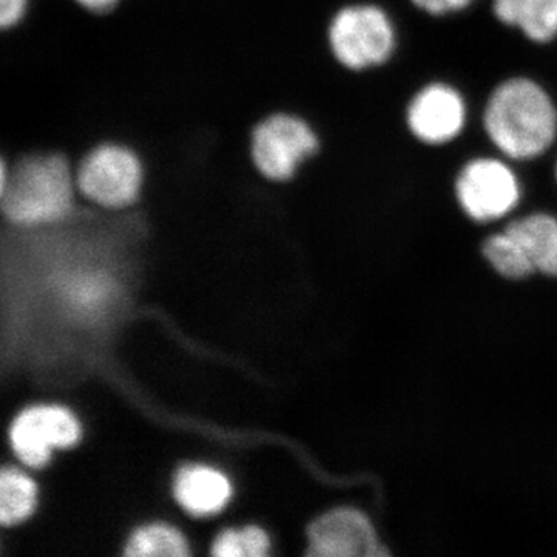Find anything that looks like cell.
Masks as SVG:
<instances>
[{
    "instance_id": "6da1fadb",
    "label": "cell",
    "mask_w": 557,
    "mask_h": 557,
    "mask_svg": "<svg viewBox=\"0 0 557 557\" xmlns=\"http://www.w3.org/2000/svg\"><path fill=\"white\" fill-rule=\"evenodd\" d=\"M76 163L60 150H32L0 160L3 215L17 226L60 223L75 207Z\"/></svg>"
},
{
    "instance_id": "7a4b0ae2",
    "label": "cell",
    "mask_w": 557,
    "mask_h": 557,
    "mask_svg": "<svg viewBox=\"0 0 557 557\" xmlns=\"http://www.w3.org/2000/svg\"><path fill=\"white\" fill-rule=\"evenodd\" d=\"M483 127L505 159H539L555 145L557 108L536 81L515 76L502 81L491 91L483 112Z\"/></svg>"
},
{
    "instance_id": "3957f363",
    "label": "cell",
    "mask_w": 557,
    "mask_h": 557,
    "mask_svg": "<svg viewBox=\"0 0 557 557\" xmlns=\"http://www.w3.org/2000/svg\"><path fill=\"white\" fill-rule=\"evenodd\" d=\"M319 150L321 138L313 124L292 110L269 113L249 132V159L270 183L292 182Z\"/></svg>"
},
{
    "instance_id": "277c9868",
    "label": "cell",
    "mask_w": 557,
    "mask_h": 557,
    "mask_svg": "<svg viewBox=\"0 0 557 557\" xmlns=\"http://www.w3.org/2000/svg\"><path fill=\"white\" fill-rule=\"evenodd\" d=\"M327 46L341 67L366 72L394 57L397 30L387 11L375 3H348L329 22Z\"/></svg>"
},
{
    "instance_id": "5b68a950",
    "label": "cell",
    "mask_w": 557,
    "mask_h": 557,
    "mask_svg": "<svg viewBox=\"0 0 557 557\" xmlns=\"http://www.w3.org/2000/svg\"><path fill=\"white\" fill-rule=\"evenodd\" d=\"M146 178L145 160L126 143H98L76 161L78 193L100 208L116 211L137 203Z\"/></svg>"
},
{
    "instance_id": "8992f818",
    "label": "cell",
    "mask_w": 557,
    "mask_h": 557,
    "mask_svg": "<svg viewBox=\"0 0 557 557\" xmlns=\"http://www.w3.org/2000/svg\"><path fill=\"white\" fill-rule=\"evenodd\" d=\"M508 159L479 157L469 160L456 178V197L465 214L487 223L507 218L518 208L522 185Z\"/></svg>"
},
{
    "instance_id": "52a82bcc",
    "label": "cell",
    "mask_w": 557,
    "mask_h": 557,
    "mask_svg": "<svg viewBox=\"0 0 557 557\" xmlns=\"http://www.w3.org/2000/svg\"><path fill=\"white\" fill-rule=\"evenodd\" d=\"M467 123V100L460 90L446 83L421 87L406 110L410 134L428 146L448 145L460 137Z\"/></svg>"
},
{
    "instance_id": "ba28073f",
    "label": "cell",
    "mask_w": 557,
    "mask_h": 557,
    "mask_svg": "<svg viewBox=\"0 0 557 557\" xmlns=\"http://www.w3.org/2000/svg\"><path fill=\"white\" fill-rule=\"evenodd\" d=\"M81 437L78 420L60 406H38L24 410L11 428V443L25 465L40 468L51 450L70 448Z\"/></svg>"
},
{
    "instance_id": "9c48e42d",
    "label": "cell",
    "mask_w": 557,
    "mask_h": 557,
    "mask_svg": "<svg viewBox=\"0 0 557 557\" xmlns=\"http://www.w3.org/2000/svg\"><path fill=\"white\" fill-rule=\"evenodd\" d=\"M310 556L375 557L386 556L368 516L354 508L333 509L311 523Z\"/></svg>"
},
{
    "instance_id": "30bf717a",
    "label": "cell",
    "mask_w": 557,
    "mask_h": 557,
    "mask_svg": "<svg viewBox=\"0 0 557 557\" xmlns=\"http://www.w3.org/2000/svg\"><path fill=\"white\" fill-rule=\"evenodd\" d=\"M175 497L194 516H211L222 511L231 497L228 479L207 467L182 469L175 480Z\"/></svg>"
},
{
    "instance_id": "8fae6325",
    "label": "cell",
    "mask_w": 557,
    "mask_h": 557,
    "mask_svg": "<svg viewBox=\"0 0 557 557\" xmlns=\"http://www.w3.org/2000/svg\"><path fill=\"white\" fill-rule=\"evenodd\" d=\"M494 17L534 44L557 38V0H493Z\"/></svg>"
},
{
    "instance_id": "7c38bea8",
    "label": "cell",
    "mask_w": 557,
    "mask_h": 557,
    "mask_svg": "<svg viewBox=\"0 0 557 557\" xmlns=\"http://www.w3.org/2000/svg\"><path fill=\"white\" fill-rule=\"evenodd\" d=\"M509 233L525 249L536 273L557 276V218L555 215H527L507 226Z\"/></svg>"
},
{
    "instance_id": "4fadbf2b",
    "label": "cell",
    "mask_w": 557,
    "mask_h": 557,
    "mask_svg": "<svg viewBox=\"0 0 557 557\" xmlns=\"http://www.w3.org/2000/svg\"><path fill=\"white\" fill-rule=\"evenodd\" d=\"M35 508V482L16 469H5L0 478V520L3 525H16Z\"/></svg>"
},
{
    "instance_id": "5bb4252c",
    "label": "cell",
    "mask_w": 557,
    "mask_h": 557,
    "mask_svg": "<svg viewBox=\"0 0 557 557\" xmlns=\"http://www.w3.org/2000/svg\"><path fill=\"white\" fill-rule=\"evenodd\" d=\"M483 255L497 273L508 278H523L536 273L525 249L507 228L494 234L483 245Z\"/></svg>"
},
{
    "instance_id": "9a60e30c",
    "label": "cell",
    "mask_w": 557,
    "mask_h": 557,
    "mask_svg": "<svg viewBox=\"0 0 557 557\" xmlns=\"http://www.w3.org/2000/svg\"><path fill=\"white\" fill-rule=\"evenodd\" d=\"M127 556H170L189 555L188 544L177 530L168 525H148L131 537Z\"/></svg>"
},
{
    "instance_id": "2e32d148",
    "label": "cell",
    "mask_w": 557,
    "mask_h": 557,
    "mask_svg": "<svg viewBox=\"0 0 557 557\" xmlns=\"http://www.w3.org/2000/svg\"><path fill=\"white\" fill-rule=\"evenodd\" d=\"M270 541L258 527L230 530L220 534L212 547V555L219 557H262L269 553Z\"/></svg>"
},
{
    "instance_id": "e0dca14e",
    "label": "cell",
    "mask_w": 557,
    "mask_h": 557,
    "mask_svg": "<svg viewBox=\"0 0 557 557\" xmlns=\"http://www.w3.org/2000/svg\"><path fill=\"white\" fill-rule=\"evenodd\" d=\"M32 9V0H0V28L9 32L25 21Z\"/></svg>"
},
{
    "instance_id": "ac0fdd59",
    "label": "cell",
    "mask_w": 557,
    "mask_h": 557,
    "mask_svg": "<svg viewBox=\"0 0 557 557\" xmlns=\"http://www.w3.org/2000/svg\"><path fill=\"white\" fill-rule=\"evenodd\" d=\"M474 0H412L413 5L431 16H448L467 10Z\"/></svg>"
},
{
    "instance_id": "d6986e66",
    "label": "cell",
    "mask_w": 557,
    "mask_h": 557,
    "mask_svg": "<svg viewBox=\"0 0 557 557\" xmlns=\"http://www.w3.org/2000/svg\"><path fill=\"white\" fill-rule=\"evenodd\" d=\"M73 2L91 14H108L120 5L121 0H73Z\"/></svg>"
},
{
    "instance_id": "ffe728a7",
    "label": "cell",
    "mask_w": 557,
    "mask_h": 557,
    "mask_svg": "<svg viewBox=\"0 0 557 557\" xmlns=\"http://www.w3.org/2000/svg\"><path fill=\"white\" fill-rule=\"evenodd\" d=\"M555 177H556V182H557V161H556V166H555Z\"/></svg>"
}]
</instances>
